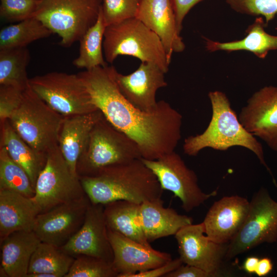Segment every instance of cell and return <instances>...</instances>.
Segmentation results:
<instances>
[{
	"mask_svg": "<svg viewBox=\"0 0 277 277\" xmlns=\"http://www.w3.org/2000/svg\"><path fill=\"white\" fill-rule=\"evenodd\" d=\"M183 264L180 258L172 259L162 266L145 271L131 274L128 277H165L166 275L176 269Z\"/></svg>",
	"mask_w": 277,
	"mask_h": 277,
	"instance_id": "cell-37",
	"label": "cell"
},
{
	"mask_svg": "<svg viewBox=\"0 0 277 277\" xmlns=\"http://www.w3.org/2000/svg\"><path fill=\"white\" fill-rule=\"evenodd\" d=\"M142 160L155 175L162 188L172 192L180 200L186 212L191 211L217 194L216 190L209 193L202 190L195 173L175 151L156 160Z\"/></svg>",
	"mask_w": 277,
	"mask_h": 277,
	"instance_id": "cell-11",
	"label": "cell"
},
{
	"mask_svg": "<svg viewBox=\"0 0 277 277\" xmlns=\"http://www.w3.org/2000/svg\"><path fill=\"white\" fill-rule=\"evenodd\" d=\"M85 195L79 177L72 173L58 147L49 152L33 197L41 212Z\"/></svg>",
	"mask_w": 277,
	"mask_h": 277,
	"instance_id": "cell-10",
	"label": "cell"
},
{
	"mask_svg": "<svg viewBox=\"0 0 277 277\" xmlns=\"http://www.w3.org/2000/svg\"><path fill=\"white\" fill-rule=\"evenodd\" d=\"M91 203L86 194L41 212L36 217L33 231L42 242L61 247L80 229Z\"/></svg>",
	"mask_w": 277,
	"mask_h": 277,
	"instance_id": "cell-12",
	"label": "cell"
},
{
	"mask_svg": "<svg viewBox=\"0 0 277 277\" xmlns=\"http://www.w3.org/2000/svg\"><path fill=\"white\" fill-rule=\"evenodd\" d=\"M142 0H103L102 9L107 26L135 17Z\"/></svg>",
	"mask_w": 277,
	"mask_h": 277,
	"instance_id": "cell-33",
	"label": "cell"
},
{
	"mask_svg": "<svg viewBox=\"0 0 277 277\" xmlns=\"http://www.w3.org/2000/svg\"><path fill=\"white\" fill-rule=\"evenodd\" d=\"M60 248L74 258L90 255L112 263L113 253L108 237L104 205L91 203L80 229Z\"/></svg>",
	"mask_w": 277,
	"mask_h": 277,
	"instance_id": "cell-15",
	"label": "cell"
},
{
	"mask_svg": "<svg viewBox=\"0 0 277 277\" xmlns=\"http://www.w3.org/2000/svg\"><path fill=\"white\" fill-rule=\"evenodd\" d=\"M239 119L249 132L277 152V87L265 86L254 92Z\"/></svg>",
	"mask_w": 277,
	"mask_h": 277,
	"instance_id": "cell-14",
	"label": "cell"
},
{
	"mask_svg": "<svg viewBox=\"0 0 277 277\" xmlns=\"http://www.w3.org/2000/svg\"><path fill=\"white\" fill-rule=\"evenodd\" d=\"M135 17L159 37L170 62L174 52L184 50L171 0H142Z\"/></svg>",
	"mask_w": 277,
	"mask_h": 277,
	"instance_id": "cell-19",
	"label": "cell"
},
{
	"mask_svg": "<svg viewBox=\"0 0 277 277\" xmlns=\"http://www.w3.org/2000/svg\"><path fill=\"white\" fill-rule=\"evenodd\" d=\"M266 25L262 17L256 18L246 30V36L240 40L220 42L204 37L206 48L209 52L245 50L264 58L270 51L277 50V36L266 32Z\"/></svg>",
	"mask_w": 277,
	"mask_h": 277,
	"instance_id": "cell-25",
	"label": "cell"
},
{
	"mask_svg": "<svg viewBox=\"0 0 277 277\" xmlns=\"http://www.w3.org/2000/svg\"><path fill=\"white\" fill-rule=\"evenodd\" d=\"M273 264L271 260L268 258L259 259L255 273L262 277L268 275L272 270Z\"/></svg>",
	"mask_w": 277,
	"mask_h": 277,
	"instance_id": "cell-40",
	"label": "cell"
},
{
	"mask_svg": "<svg viewBox=\"0 0 277 277\" xmlns=\"http://www.w3.org/2000/svg\"><path fill=\"white\" fill-rule=\"evenodd\" d=\"M115 69L107 65L77 73L94 105L114 127L134 141L142 158L156 160L175 151L181 138L182 115L164 100L158 101L151 111L135 107L121 93Z\"/></svg>",
	"mask_w": 277,
	"mask_h": 277,
	"instance_id": "cell-1",
	"label": "cell"
},
{
	"mask_svg": "<svg viewBox=\"0 0 277 277\" xmlns=\"http://www.w3.org/2000/svg\"><path fill=\"white\" fill-rule=\"evenodd\" d=\"M30 61L27 47L0 50V85L25 90L29 86L27 68Z\"/></svg>",
	"mask_w": 277,
	"mask_h": 277,
	"instance_id": "cell-28",
	"label": "cell"
},
{
	"mask_svg": "<svg viewBox=\"0 0 277 277\" xmlns=\"http://www.w3.org/2000/svg\"><path fill=\"white\" fill-rule=\"evenodd\" d=\"M24 91L11 86L0 85V121L9 120L18 109Z\"/></svg>",
	"mask_w": 277,
	"mask_h": 277,
	"instance_id": "cell-36",
	"label": "cell"
},
{
	"mask_svg": "<svg viewBox=\"0 0 277 277\" xmlns=\"http://www.w3.org/2000/svg\"><path fill=\"white\" fill-rule=\"evenodd\" d=\"M259 259L256 256L247 258L243 264V269L248 273H255Z\"/></svg>",
	"mask_w": 277,
	"mask_h": 277,
	"instance_id": "cell-41",
	"label": "cell"
},
{
	"mask_svg": "<svg viewBox=\"0 0 277 277\" xmlns=\"http://www.w3.org/2000/svg\"><path fill=\"white\" fill-rule=\"evenodd\" d=\"M41 242L33 230L12 232L0 242L1 267L8 277H26L31 257Z\"/></svg>",
	"mask_w": 277,
	"mask_h": 277,
	"instance_id": "cell-23",
	"label": "cell"
},
{
	"mask_svg": "<svg viewBox=\"0 0 277 277\" xmlns=\"http://www.w3.org/2000/svg\"><path fill=\"white\" fill-rule=\"evenodd\" d=\"M64 116L42 100L29 86L21 104L8 120L19 135L32 148L47 154L58 147Z\"/></svg>",
	"mask_w": 277,
	"mask_h": 277,
	"instance_id": "cell-6",
	"label": "cell"
},
{
	"mask_svg": "<svg viewBox=\"0 0 277 277\" xmlns=\"http://www.w3.org/2000/svg\"><path fill=\"white\" fill-rule=\"evenodd\" d=\"M74 259L60 247L41 242L31 257L28 274L47 273L65 277Z\"/></svg>",
	"mask_w": 277,
	"mask_h": 277,
	"instance_id": "cell-30",
	"label": "cell"
},
{
	"mask_svg": "<svg viewBox=\"0 0 277 277\" xmlns=\"http://www.w3.org/2000/svg\"><path fill=\"white\" fill-rule=\"evenodd\" d=\"M165 277H211V275L196 267L183 264L169 272Z\"/></svg>",
	"mask_w": 277,
	"mask_h": 277,
	"instance_id": "cell-39",
	"label": "cell"
},
{
	"mask_svg": "<svg viewBox=\"0 0 277 277\" xmlns=\"http://www.w3.org/2000/svg\"><path fill=\"white\" fill-rule=\"evenodd\" d=\"M139 220L149 242L175 235L183 227L192 224V217L165 207L161 198L145 201L140 205Z\"/></svg>",
	"mask_w": 277,
	"mask_h": 277,
	"instance_id": "cell-21",
	"label": "cell"
},
{
	"mask_svg": "<svg viewBox=\"0 0 277 277\" xmlns=\"http://www.w3.org/2000/svg\"><path fill=\"white\" fill-rule=\"evenodd\" d=\"M111 263L90 255L75 258L65 277H117Z\"/></svg>",
	"mask_w": 277,
	"mask_h": 277,
	"instance_id": "cell-32",
	"label": "cell"
},
{
	"mask_svg": "<svg viewBox=\"0 0 277 277\" xmlns=\"http://www.w3.org/2000/svg\"><path fill=\"white\" fill-rule=\"evenodd\" d=\"M234 11L252 16L262 15L267 24L277 14V0H225Z\"/></svg>",
	"mask_w": 277,
	"mask_h": 277,
	"instance_id": "cell-34",
	"label": "cell"
},
{
	"mask_svg": "<svg viewBox=\"0 0 277 277\" xmlns=\"http://www.w3.org/2000/svg\"><path fill=\"white\" fill-rule=\"evenodd\" d=\"M103 0H41L33 17L61 37L66 48L79 41L96 22Z\"/></svg>",
	"mask_w": 277,
	"mask_h": 277,
	"instance_id": "cell-7",
	"label": "cell"
},
{
	"mask_svg": "<svg viewBox=\"0 0 277 277\" xmlns=\"http://www.w3.org/2000/svg\"><path fill=\"white\" fill-rule=\"evenodd\" d=\"M93 204L125 200L138 204L161 198L163 189L142 158L104 168L91 176L79 177Z\"/></svg>",
	"mask_w": 277,
	"mask_h": 277,
	"instance_id": "cell-2",
	"label": "cell"
},
{
	"mask_svg": "<svg viewBox=\"0 0 277 277\" xmlns=\"http://www.w3.org/2000/svg\"><path fill=\"white\" fill-rule=\"evenodd\" d=\"M249 208L250 202L239 195L215 202L203 222L206 234L214 242L228 244L243 225Z\"/></svg>",
	"mask_w": 277,
	"mask_h": 277,
	"instance_id": "cell-18",
	"label": "cell"
},
{
	"mask_svg": "<svg viewBox=\"0 0 277 277\" xmlns=\"http://www.w3.org/2000/svg\"><path fill=\"white\" fill-rule=\"evenodd\" d=\"M174 235L183 264L199 268L211 277L221 276L228 244H219L210 239L203 222L186 225Z\"/></svg>",
	"mask_w": 277,
	"mask_h": 277,
	"instance_id": "cell-13",
	"label": "cell"
},
{
	"mask_svg": "<svg viewBox=\"0 0 277 277\" xmlns=\"http://www.w3.org/2000/svg\"><path fill=\"white\" fill-rule=\"evenodd\" d=\"M166 73L157 65L142 62L138 68L127 75L115 69L114 77L123 95L133 106L144 111H151L157 106V91L167 86Z\"/></svg>",
	"mask_w": 277,
	"mask_h": 277,
	"instance_id": "cell-17",
	"label": "cell"
},
{
	"mask_svg": "<svg viewBox=\"0 0 277 277\" xmlns=\"http://www.w3.org/2000/svg\"><path fill=\"white\" fill-rule=\"evenodd\" d=\"M106 26L101 8L96 22L79 41V53L73 61L74 66L77 68L89 70L108 65L103 52L104 36Z\"/></svg>",
	"mask_w": 277,
	"mask_h": 277,
	"instance_id": "cell-27",
	"label": "cell"
},
{
	"mask_svg": "<svg viewBox=\"0 0 277 277\" xmlns=\"http://www.w3.org/2000/svg\"><path fill=\"white\" fill-rule=\"evenodd\" d=\"M0 15L10 23L33 16L41 0H0Z\"/></svg>",
	"mask_w": 277,
	"mask_h": 277,
	"instance_id": "cell-35",
	"label": "cell"
},
{
	"mask_svg": "<svg viewBox=\"0 0 277 277\" xmlns=\"http://www.w3.org/2000/svg\"><path fill=\"white\" fill-rule=\"evenodd\" d=\"M140 204L118 200L104 205L108 229L140 243L151 247L141 228L138 212Z\"/></svg>",
	"mask_w": 277,
	"mask_h": 277,
	"instance_id": "cell-26",
	"label": "cell"
},
{
	"mask_svg": "<svg viewBox=\"0 0 277 277\" xmlns=\"http://www.w3.org/2000/svg\"><path fill=\"white\" fill-rule=\"evenodd\" d=\"M0 189L14 191L29 197L35 195L28 174L3 146H0Z\"/></svg>",
	"mask_w": 277,
	"mask_h": 277,
	"instance_id": "cell-31",
	"label": "cell"
},
{
	"mask_svg": "<svg viewBox=\"0 0 277 277\" xmlns=\"http://www.w3.org/2000/svg\"><path fill=\"white\" fill-rule=\"evenodd\" d=\"M53 33L39 20L30 17L5 26L0 30V50L27 47Z\"/></svg>",
	"mask_w": 277,
	"mask_h": 277,
	"instance_id": "cell-29",
	"label": "cell"
},
{
	"mask_svg": "<svg viewBox=\"0 0 277 277\" xmlns=\"http://www.w3.org/2000/svg\"><path fill=\"white\" fill-rule=\"evenodd\" d=\"M277 241V202L261 188L250 202L247 216L228 244L226 260H230L256 246Z\"/></svg>",
	"mask_w": 277,
	"mask_h": 277,
	"instance_id": "cell-9",
	"label": "cell"
},
{
	"mask_svg": "<svg viewBox=\"0 0 277 277\" xmlns=\"http://www.w3.org/2000/svg\"><path fill=\"white\" fill-rule=\"evenodd\" d=\"M29 86L42 100L64 116L98 110L77 74L51 72L30 78Z\"/></svg>",
	"mask_w": 277,
	"mask_h": 277,
	"instance_id": "cell-8",
	"label": "cell"
},
{
	"mask_svg": "<svg viewBox=\"0 0 277 277\" xmlns=\"http://www.w3.org/2000/svg\"><path fill=\"white\" fill-rule=\"evenodd\" d=\"M12 159L28 174L33 187L44 168L47 155L37 152L16 132L7 120L1 121V143Z\"/></svg>",
	"mask_w": 277,
	"mask_h": 277,
	"instance_id": "cell-24",
	"label": "cell"
},
{
	"mask_svg": "<svg viewBox=\"0 0 277 277\" xmlns=\"http://www.w3.org/2000/svg\"><path fill=\"white\" fill-rule=\"evenodd\" d=\"M212 108V116L208 126L200 134L191 135L184 140V152L196 156L203 149L210 148L226 151L234 146L244 147L252 152L266 168L276 185L275 179L264 157L262 144L241 123L224 92L216 90L208 93Z\"/></svg>",
	"mask_w": 277,
	"mask_h": 277,
	"instance_id": "cell-3",
	"label": "cell"
},
{
	"mask_svg": "<svg viewBox=\"0 0 277 277\" xmlns=\"http://www.w3.org/2000/svg\"><path fill=\"white\" fill-rule=\"evenodd\" d=\"M113 253L112 266L117 277L145 271L172 260L170 254L154 249L108 229Z\"/></svg>",
	"mask_w": 277,
	"mask_h": 277,
	"instance_id": "cell-16",
	"label": "cell"
},
{
	"mask_svg": "<svg viewBox=\"0 0 277 277\" xmlns=\"http://www.w3.org/2000/svg\"><path fill=\"white\" fill-rule=\"evenodd\" d=\"M203 0H171L175 13L177 28L182 29L183 21L192 8Z\"/></svg>",
	"mask_w": 277,
	"mask_h": 277,
	"instance_id": "cell-38",
	"label": "cell"
},
{
	"mask_svg": "<svg viewBox=\"0 0 277 277\" xmlns=\"http://www.w3.org/2000/svg\"><path fill=\"white\" fill-rule=\"evenodd\" d=\"M103 52L108 63L119 55L132 56L157 65L166 73L170 63L159 37L135 17L106 26Z\"/></svg>",
	"mask_w": 277,
	"mask_h": 277,
	"instance_id": "cell-4",
	"label": "cell"
},
{
	"mask_svg": "<svg viewBox=\"0 0 277 277\" xmlns=\"http://www.w3.org/2000/svg\"><path fill=\"white\" fill-rule=\"evenodd\" d=\"M142 158L137 144L103 115L93 127L78 159L79 177L91 176L102 169Z\"/></svg>",
	"mask_w": 277,
	"mask_h": 277,
	"instance_id": "cell-5",
	"label": "cell"
},
{
	"mask_svg": "<svg viewBox=\"0 0 277 277\" xmlns=\"http://www.w3.org/2000/svg\"><path fill=\"white\" fill-rule=\"evenodd\" d=\"M99 110L88 113L64 116L58 138V148L73 174L90 132L102 117ZM78 176V175H77Z\"/></svg>",
	"mask_w": 277,
	"mask_h": 277,
	"instance_id": "cell-22",
	"label": "cell"
},
{
	"mask_svg": "<svg viewBox=\"0 0 277 277\" xmlns=\"http://www.w3.org/2000/svg\"><path fill=\"white\" fill-rule=\"evenodd\" d=\"M41 212L33 197L0 189V242L12 232L32 231Z\"/></svg>",
	"mask_w": 277,
	"mask_h": 277,
	"instance_id": "cell-20",
	"label": "cell"
}]
</instances>
